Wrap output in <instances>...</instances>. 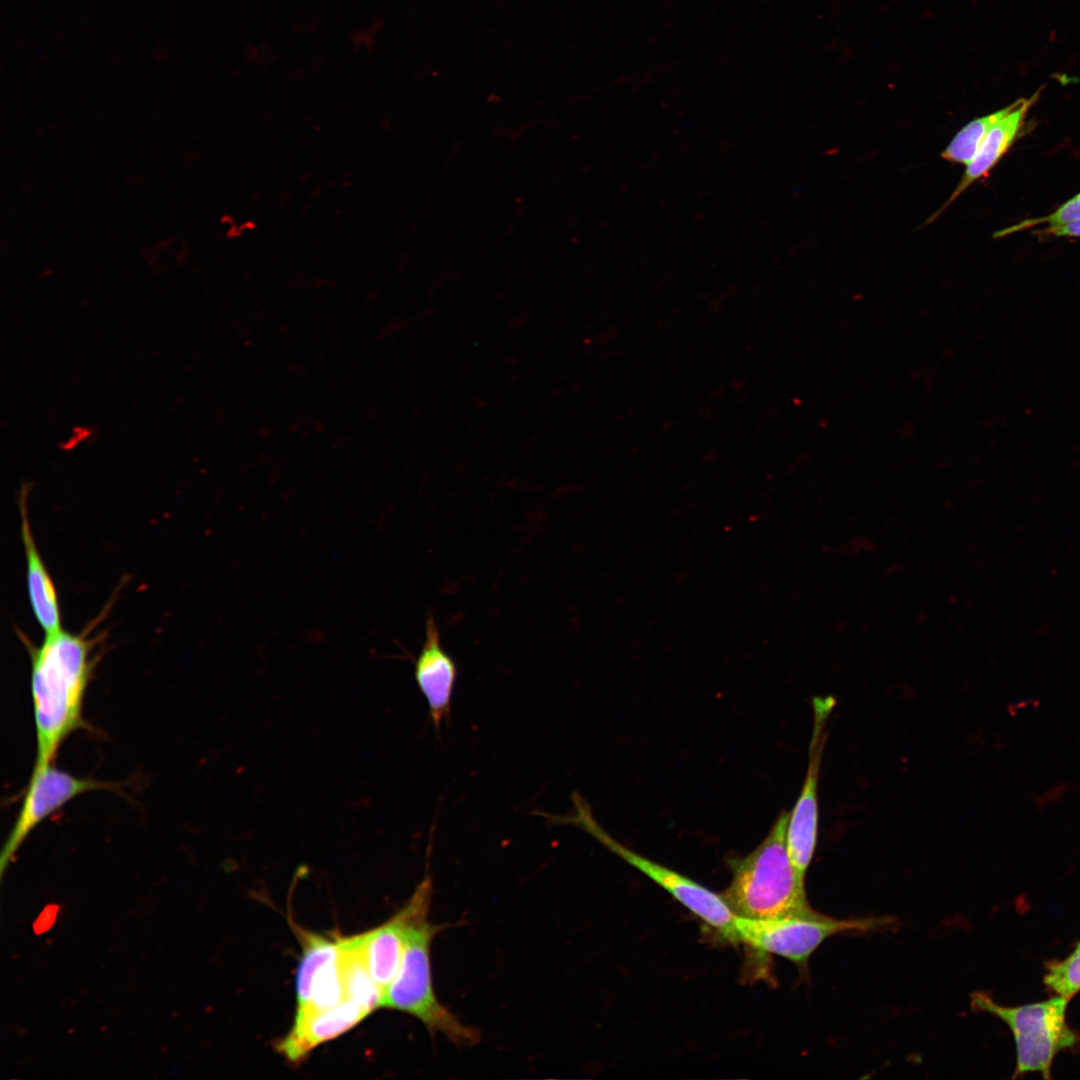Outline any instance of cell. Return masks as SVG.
I'll return each instance as SVG.
<instances>
[{"label":"cell","mask_w":1080,"mask_h":1080,"mask_svg":"<svg viewBox=\"0 0 1080 1080\" xmlns=\"http://www.w3.org/2000/svg\"><path fill=\"white\" fill-rule=\"evenodd\" d=\"M573 810L567 815L540 813L553 824L573 825L581 828L609 851L644 874L669 893L691 913L713 928L722 938L737 942L735 934L736 914L721 894H717L693 879L647 858L612 837L596 820L590 805L575 792L572 794Z\"/></svg>","instance_id":"4"},{"label":"cell","mask_w":1080,"mask_h":1080,"mask_svg":"<svg viewBox=\"0 0 1080 1080\" xmlns=\"http://www.w3.org/2000/svg\"><path fill=\"white\" fill-rule=\"evenodd\" d=\"M1043 982L1055 995L1068 999L1080 991V942L1064 959L1046 963Z\"/></svg>","instance_id":"17"},{"label":"cell","mask_w":1080,"mask_h":1080,"mask_svg":"<svg viewBox=\"0 0 1080 1080\" xmlns=\"http://www.w3.org/2000/svg\"><path fill=\"white\" fill-rule=\"evenodd\" d=\"M432 896L433 881L426 874L396 914L382 925L358 935L368 970L383 993L399 970L411 929L428 918Z\"/></svg>","instance_id":"9"},{"label":"cell","mask_w":1080,"mask_h":1080,"mask_svg":"<svg viewBox=\"0 0 1080 1080\" xmlns=\"http://www.w3.org/2000/svg\"><path fill=\"white\" fill-rule=\"evenodd\" d=\"M338 944L339 962L347 999L358 1003L368 1013L380 1008L383 992L368 970L358 935L338 937Z\"/></svg>","instance_id":"14"},{"label":"cell","mask_w":1080,"mask_h":1080,"mask_svg":"<svg viewBox=\"0 0 1080 1080\" xmlns=\"http://www.w3.org/2000/svg\"><path fill=\"white\" fill-rule=\"evenodd\" d=\"M1041 234L1054 236L1080 237V219L1064 225L1050 226L1039 231Z\"/></svg>","instance_id":"19"},{"label":"cell","mask_w":1080,"mask_h":1080,"mask_svg":"<svg viewBox=\"0 0 1080 1080\" xmlns=\"http://www.w3.org/2000/svg\"><path fill=\"white\" fill-rule=\"evenodd\" d=\"M1040 90L1029 98H1020L1013 108L987 133L972 161L945 204L934 213L927 223L936 220L973 182L986 177L1015 141L1023 126L1025 116L1036 102Z\"/></svg>","instance_id":"12"},{"label":"cell","mask_w":1080,"mask_h":1080,"mask_svg":"<svg viewBox=\"0 0 1080 1080\" xmlns=\"http://www.w3.org/2000/svg\"><path fill=\"white\" fill-rule=\"evenodd\" d=\"M296 935L302 946V957L296 975L297 1008L302 1007L309 996L314 977L339 954L338 937L315 934L296 926Z\"/></svg>","instance_id":"15"},{"label":"cell","mask_w":1080,"mask_h":1080,"mask_svg":"<svg viewBox=\"0 0 1080 1080\" xmlns=\"http://www.w3.org/2000/svg\"><path fill=\"white\" fill-rule=\"evenodd\" d=\"M1069 1000L1055 995L1041 1002L1004 1006L984 992H974L971 1007L998 1017L1010 1029L1016 1046L1013 1077L1038 1072L1043 1078L1050 1079L1055 1056L1080 1046V1035L1066 1019Z\"/></svg>","instance_id":"5"},{"label":"cell","mask_w":1080,"mask_h":1080,"mask_svg":"<svg viewBox=\"0 0 1080 1080\" xmlns=\"http://www.w3.org/2000/svg\"><path fill=\"white\" fill-rule=\"evenodd\" d=\"M1080 219V193L1060 206L1055 212L1042 218L1028 219L1017 225L998 231L995 237L1004 236L1038 224L1064 225Z\"/></svg>","instance_id":"18"},{"label":"cell","mask_w":1080,"mask_h":1080,"mask_svg":"<svg viewBox=\"0 0 1080 1080\" xmlns=\"http://www.w3.org/2000/svg\"><path fill=\"white\" fill-rule=\"evenodd\" d=\"M27 488L19 497L21 537L26 556V578L29 602L38 624L46 634L61 630V613L57 591L42 560L33 537L28 511Z\"/></svg>","instance_id":"13"},{"label":"cell","mask_w":1080,"mask_h":1080,"mask_svg":"<svg viewBox=\"0 0 1080 1080\" xmlns=\"http://www.w3.org/2000/svg\"><path fill=\"white\" fill-rule=\"evenodd\" d=\"M891 922L887 917L841 920L809 908L769 919L736 915L735 934L737 942L784 957L806 970L810 956L826 939L845 932L872 931Z\"/></svg>","instance_id":"6"},{"label":"cell","mask_w":1080,"mask_h":1080,"mask_svg":"<svg viewBox=\"0 0 1080 1080\" xmlns=\"http://www.w3.org/2000/svg\"><path fill=\"white\" fill-rule=\"evenodd\" d=\"M417 686L428 704L435 729L449 717L457 679V665L444 650L440 631L433 615L425 622V637L414 665Z\"/></svg>","instance_id":"10"},{"label":"cell","mask_w":1080,"mask_h":1080,"mask_svg":"<svg viewBox=\"0 0 1080 1080\" xmlns=\"http://www.w3.org/2000/svg\"><path fill=\"white\" fill-rule=\"evenodd\" d=\"M835 705L834 698L814 697L813 729L809 744V762L800 795L789 815L786 833L787 850L798 878L805 876L814 856L818 834V780L826 739L827 720Z\"/></svg>","instance_id":"8"},{"label":"cell","mask_w":1080,"mask_h":1080,"mask_svg":"<svg viewBox=\"0 0 1080 1080\" xmlns=\"http://www.w3.org/2000/svg\"><path fill=\"white\" fill-rule=\"evenodd\" d=\"M441 930L442 926L428 918L411 929L399 970L383 993L381 1007L415 1017L431 1034H440L458 1047H470L479 1042V1031L444 1006L434 990L430 951Z\"/></svg>","instance_id":"3"},{"label":"cell","mask_w":1080,"mask_h":1080,"mask_svg":"<svg viewBox=\"0 0 1080 1080\" xmlns=\"http://www.w3.org/2000/svg\"><path fill=\"white\" fill-rule=\"evenodd\" d=\"M1013 106L1014 102L992 114L970 121L956 133L947 147L941 152V157L946 161L967 166L976 155L989 130Z\"/></svg>","instance_id":"16"},{"label":"cell","mask_w":1080,"mask_h":1080,"mask_svg":"<svg viewBox=\"0 0 1080 1080\" xmlns=\"http://www.w3.org/2000/svg\"><path fill=\"white\" fill-rule=\"evenodd\" d=\"M789 815L782 811L751 853L730 860L732 879L721 895L736 915L769 919L811 908L787 850Z\"/></svg>","instance_id":"2"},{"label":"cell","mask_w":1080,"mask_h":1080,"mask_svg":"<svg viewBox=\"0 0 1080 1080\" xmlns=\"http://www.w3.org/2000/svg\"><path fill=\"white\" fill-rule=\"evenodd\" d=\"M369 1014L350 999L324 1011L296 1013L292 1028L276 1043V1049L290 1063H300L312 1050L348 1032Z\"/></svg>","instance_id":"11"},{"label":"cell","mask_w":1080,"mask_h":1080,"mask_svg":"<svg viewBox=\"0 0 1080 1080\" xmlns=\"http://www.w3.org/2000/svg\"><path fill=\"white\" fill-rule=\"evenodd\" d=\"M31 659V693L36 731L33 768L52 764L63 742L86 728L83 704L94 667L98 637L90 628L75 634H46L38 647L23 634Z\"/></svg>","instance_id":"1"},{"label":"cell","mask_w":1080,"mask_h":1080,"mask_svg":"<svg viewBox=\"0 0 1080 1080\" xmlns=\"http://www.w3.org/2000/svg\"><path fill=\"white\" fill-rule=\"evenodd\" d=\"M114 789L117 786L113 783L76 777L54 763L33 768L21 808L2 847L0 875L3 876L29 834L47 817L80 794Z\"/></svg>","instance_id":"7"}]
</instances>
